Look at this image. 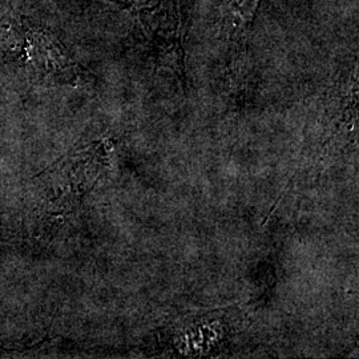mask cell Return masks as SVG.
I'll list each match as a JSON object with an SVG mask.
<instances>
[{
	"label": "cell",
	"instance_id": "obj_1",
	"mask_svg": "<svg viewBox=\"0 0 359 359\" xmlns=\"http://www.w3.org/2000/svg\"><path fill=\"white\" fill-rule=\"evenodd\" d=\"M128 8L148 38L157 65L175 71L187 93L184 48L187 27L182 0H132Z\"/></svg>",
	"mask_w": 359,
	"mask_h": 359
},
{
	"label": "cell",
	"instance_id": "obj_2",
	"mask_svg": "<svg viewBox=\"0 0 359 359\" xmlns=\"http://www.w3.org/2000/svg\"><path fill=\"white\" fill-rule=\"evenodd\" d=\"M264 0H218L224 29L229 41L243 46L248 39Z\"/></svg>",
	"mask_w": 359,
	"mask_h": 359
}]
</instances>
